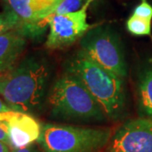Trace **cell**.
Here are the masks:
<instances>
[{"label":"cell","instance_id":"cell-7","mask_svg":"<svg viewBox=\"0 0 152 152\" xmlns=\"http://www.w3.org/2000/svg\"><path fill=\"white\" fill-rule=\"evenodd\" d=\"M107 151L152 152V117H142L122 125Z\"/></svg>","mask_w":152,"mask_h":152},{"label":"cell","instance_id":"cell-5","mask_svg":"<svg viewBox=\"0 0 152 152\" xmlns=\"http://www.w3.org/2000/svg\"><path fill=\"white\" fill-rule=\"evenodd\" d=\"M79 52L121 79L127 75L121 41L111 28L99 26L91 29L82 37Z\"/></svg>","mask_w":152,"mask_h":152},{"label":"cell","instance_id":"cell-6","mask_svg":"<svg viewBox=\"0 0 152 152\" xmlns=\"http://www.w3.org/2000/svg\"><path fill=\"white\" fill-rule=\"evenodd\" d=\"M93 1L95 0H86L78 11L49 18L48 25L50 32L46 47L51 49L64 48L83 37L93 27L87 23V10Z\"/></svg>","mask_w":152,"mask_h":152},{"label":"cell","instance_id":"cell-1","mask_svg":"<svg viewBox=\"0 0 152 152\" xmlns=\"http://www.w3.org/2000/svg\"><path fill=\"white\" fill-rule=\"evenodd\" d=\"M50 77L48 64L29 58L10 70L0 75V96L9 107L32 113L42 106Z\"/></svg>","mask_w":152,"mask_h":152},{"label":"cell","instance_id":"cell-17","mask_svg":"<svg viewBox=\"0 0 152 152\" xmlns=\"http://www.w3.org/2000/svg\"><path fill=\"white\" fill-rule=\"evenodd\" d=\"M11 152H40V151L37 149V147L34 145H31L26 147L22 148H17V149H12Z\"/></svg>","mask_w":152,"mask_h":152},{"label":"cell","instance_id":"cell-11","mask_svg":"<svg viewBox=\"0 0 152 152\" xmlns=\"http://www.w3.org/2000/svg\"><path fill=\"white\" fill-rule=\"evenodd\" d=\"M140 110L144 117H152V67L142 71L138 82Z\"/></svg>","mask_w":152,"mask_h":152},{"label":"cell","instance_id":"cell-3","mask_svg":"<svg viewBox=\"0 0 152 152\" xmlns=\"http://www.w3.org/2000/svg\"><path fill=\"white\" fill-rule=\"evenodd\" d=\"M54 118L73 121H101L106 115L84 85L70 73L58 78L48 96Z\"/></svg>","mask_w":152,"mask_h":152},{"label":"cell","instance_id":"cell-8","mask_svg":"<svg viewBox=\"0 0 152 152\" xmlns=\"http://www.w3.org/2000/svg\"><path fill=\"white\" fill-rule=\"evenodd\" d=\"M6 13L16 24V30L26 36H35L40 31L38 25L45 11L58 0H2Z\"/></svg>","mask_w":152,"mask_h":152},{"label":"cell","instance_id":"cell-18","mask_svg":"<svg viewBox=\"0 0 152 152\" xmlns=\"http://www.w3.org/2000/svg\"><path fill=\"white\" fill-rule=\"evenodd\" d=\"M11 147L4 142L0 141V152H11Z\"/></svg>","mask_w":152,"mask_h":152},{"label":"cell","instance_id":"cell-16","mask_svg":"<svg viewBox=\"0 0 152 152\" xmlns=\"http://www.w3.org/2000/svg\"><path fill=\"white\" fill-rule=\"evenodd\" d=\"M0 141L4 142L10 146V142L8 134V125L4 122H0Z\"/></svg>","mask_w":152,"mask_h":152},{"label":"cell","instance_id":"cell-10","mask_svg":"<svg viewBox=\"0 0 152 152\" xmlns=\"http://www.w3.org/2000/svg\"><path fill=\"white\" fill-rule=\"evenodd\" d=\"M13 29L0 35V75L14 68L26 46V38Z\"/></svg>","mask_w":152,"mask_h":152},{"label":"cell","instance_id":"cell-15","mask_svg":"<svg viewBox=\"0 0 152 152\" xmlns=\"http://www.w3.org/2000/svg\"><path fill=\"white\" fill-rule=\"evenodd\" d=\"M13 29L16 30V24L10 15L6 12L0 14V35Z\"/></svg>","mask_w":152,"mask_h":152},{"label":"cell","instance_id":"cell-20","mask_svg":"<svg viewBox=\"0 0 152 152\" xmlns=\"http://www.w3.org/2000/svg\"><path fill=\"white\" fill-rule=\"evenodd\" d=\"M107 152H108V151H107Z\"/></svg>","mask_w":152,"mask_h":152},{"label":"cell","instance_id":"cell-4","mask_svg":"<svg viewBox=\"0 0 152 152\" xmlns=\"http://www.w3.org/2000/svg\"><path fill=\"white\" fill-rule=\"evenodd\" d=\"M111 137L108 129L46 124L37 142L43 152H99Z\"/></svg>","mask_w":152,"mask_h":152},{"label":"cell","instance_id":"cell-19","mask_svg":"<svg viewBox=\"0 0 152 152\" xmlns=\"http://www.w3.org/2000/svg\"><path fill=\"white\" fill-rule=\"evenodd\" d=\"M10 109L11 108L9 107V106H8L5 102H3V100L0 98V113H1L7 112V111L10 110Z\"/></svg>","mask_w":152,"mask_h":152},{"label":"cell","instance_id":"cell-14","mask_svg":"<svg viewBox=\"0 0 152 152\" xmlns=\"http://www.w3.org/2000/svg\"><path fill=\"white\" fill-rule=\"evenodd\" d=\"M133 15L148 20H151L152 6L147 2V0H141V3L134 9Z\"/></svg>","mask_w":152,"mask_h":152},{"label":"cell","instance_id":"cell-12","mask_svg":"<svg viewBox=\"0 0 152 152\" xmlns=\"http://www.w3.org/2000/svg\"><path fill=\"white\" fill-rule=\"evenodd\" d=\"M86 3V2H85ZM84 0H58L52 7L45 11L42 20L39 23V30L42 31L48 25V20L54 15H65L72 12H75L81 9L84 5Z\"/></svg>","mask_w":152,"mask_h":152},{"label":"cell","instance_id":"cell-2","mask_svg":"<svg viewBox=\"0 0 152 152\" xmlns=\"http://www.w3.org/2000/svg\"><path fill=\"white\" fill-rule=\"evenodd\" d=\"M67 72L75 76L84 85L100 104L107 118L117 119L122 115L126 104L123 79L80 52L69 61Z\"/></svg>","mask_w":152,"mask_h":152},{"label":"cell","instance_id":"cell-13","mask_svg":"<svg viewBox=\"0 0 152 152\" xmlns=\"http://www.w3.org/2000/svg\"><path fill=\"white\" fill-rule=\"evenodd\" d=\"M128 31L135 36H148L151 32V20L131 15L127 21Z\"/></svg>","mask_w":152,"mask_h":152},{"label":"cell","instance_id":"cell-9","mask_svg":"<svg viewBox=\"0 0 152 152\" xmlns=\"http://www.w3.org/2000/svg\"><path fill=\"white\" fill-rule=\"evenodd\" d=\"M0 122L8 125V134L12 149L22 148L37 141L42 126L31 115L10 109L0 113Z\"/></svg>","mask_w":152,"mask_h":152}]
</instances>
